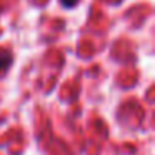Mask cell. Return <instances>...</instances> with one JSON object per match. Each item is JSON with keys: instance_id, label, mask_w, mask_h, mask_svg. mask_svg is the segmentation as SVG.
<instances>
[{"instance_id": "obj_1", "label": "cell", "mask_w": 155, "mask_h": 155, "mask_svg": "<svg viewBox=\"0 0 155 155\" xmlns=\"http://www.w3.org/2000/svg\"><path fill=\"white\" fill-rule=\"evenodd\" d=\"M10 62H12V55H10V52H7V50H0V72L2 70H5V68L10 65Z\"/></svg>"}, {"instance_id": "obj_2", "label": "cell", "mask_w": 155, "mask_h": 155, "mask_svg": "<svg viewBox=\"0 0 155 155\" xmlns=\"http://www.w3.org/2000/svg\"><path fill=\"white\" fill-rule=\"evenodd\" d=\"M78 2H80V0H60L62 7H65V8H72V7H75V5H78Z\"/></svg>"}]
</instances>
